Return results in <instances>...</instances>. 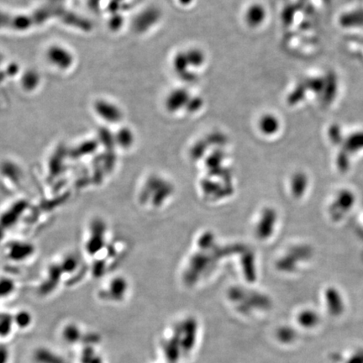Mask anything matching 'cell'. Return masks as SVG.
<instances>
[{
  "label": "cell",
  "mask_w": 363,
  "mask_h": 363,
  "mask_svg": "<svg viewBox=\"0 0 363 363\" xmlns=\"http://www.w3.org/2000/svg\"><path fill=\"white\" fill-rule=\"evenodd\" d=\"M190 94L185 88H177L171 91L166 98V108L170 113H176L178 111L187 108L189 100Z\"/></svg>",
  "instance_id": "cell-1"
},
{
  "label": "cell",
  "mask_w": 363,
  "mask_h": 363,
  "mask_svg": "<svg viewBox=\"0 0 363 363\" xmlns=\"http://www.w3.org/2000/svg\"><path fill=\"white\" fill-rule=\"evenodd\" d=\"M268 12L265 7L261 4L255 3L248 6L246 10L244 19L245 22L251 28L260 27L265 22Z\"/></svg>",
  "instance_id": "cell-2"
},
{
  "label": "cell",
  "mask_w": 363,
  "mask_h": 363,
  "mask_svg": "<svg viewBox=\"0 0 363 363\" xmlns=\"http://www.w3.org/2000/svg\"><path fill=\"white\" fill-rule=\"evenodd\" d=\"M258 127L263 136H274L280 130V119L274 113H263L258 119Z\"/></svg>",
  "instance_id": "cell-3"
},
{
  "label": "cell",
  "mask_w": 363,
  "mask_h": 363,
  "mask_svg": "<svg viewBox=\"0 0 363 363\" xmlns=\"http://www.w3.org/2000/svg\"><path fill=\"white\" fill-rule=\"evenodd\" d=\"M344 28H358L363 26V10H355L341 15L339 19Z\"/></svg>",
  "instance_id": "cell-4"
},
{
  "label": "cell",
  "mask_w": 363,
  "mask_h": 363,
  "mask_svg": "<svg viewBox=\"0 0 363 363\" xmlns=\"http://www.w3.org/2000/svg\"><path fill=\"white\" fill-rule=\"evenodd\" d=\"M337 88L336 76L334 73H330V75H328L327 77H325V89L323 91L325 102L328 103L332 102L337 93Z\"/></svg>",
  "instance_id": "cell-5"
},
{
  "label": "cell",
  "mask_w": 363,
  "mask_h": 363,
  "mask_svg": "<svg viewBox=\"0 0 363 363\" xmlns=\"http://www.w3.org/2000/svg\"><path fill=\"white\" fill-rule=\"evenodd\" d=\"M184 52L190 68H199L205 63V55L201 50L192 48Z\"/></svg>",
  "instance_id": "cell-6"
},
{
  "label": "cell",
  "mask_w": 363,
  "mask_h": 363,
  "mask_svg": "<svg viewBox=\"0 0 363 363\" xmlns=\"http://www.w3.org/2000/svg\"><path fill=\"white\" fill-rule=\"evenodd\" d=\"M344 146L348 152H358L363 150V132H357L350 135L345 140Z\"/></svg>",
  "instance_id": "cell-7"
},
{
  "label": "cell",
  "mask_w": 363,
  "mask_h": 363,
  "mask_svg": "<svg viewBox=\"0 0 363 363\" xmlns=\"http://www.w3.org/2000/svg\"><path fill=\"white\" fill-rule=\"evenodd\" d=\"M299 321L304 327H313L318 322L317 314L313 311H302L299 315Z\"/></svg>",
  "instance_id": "cell-8"
},
{
  "label": "cell",
  "mask_w": 363,
  "mask_h": 363,
  "mask_svg": "<svg viewBox=\"0 0 363 363\" xmlns=\"http://www.w3.org/2000/svg\"><path fill=\"white\" fill-rule=\"evenodd\" d=\"M325 77H317L308 80L305 87L314 93H323V91L325 89Z\"/></svg>",
  "instance_id": "cell-9"
},
{
  "label": "cell",
  "mask_w": 363,
  "mask_h": 363,
  "mask_svg": "<svg viewBox=\"0 0 363 363\" xmlns=\"http://www.w3.org/2000/svg\"><path fill=\"white\" fill-rule=\"evenodd\" d=\"M79 335V330L76 325H68L63 331V337L68 342L77 341Z\"/></svg>",
  "instance_id": "cell-10"
},
{
  "label": "cell",
  "mask_w": 363,
  "mask_h": 363,
  "mask_svg": "<svg viewBox=\"0 0 363 363\" xmlns=\"http://www.w3.org/2000/svg\"><path fill=\"white\" fill-rule=\"evenodd\" d=\"M31 319L32 318L31 314L27 312H20L19 314H16L14 321L16 322V325H18L19 327L26 328L31 325Z\"/></svg>",
  "instance_id": "cell-11"
},
{
  "label": "cell",
  "mask_w": 363,
  "mask_h": 363,
  "mask_svg": "<svg viewBox=\"0 0 363 363\" xmlns=\"http://www.w3.org/2000/svg\"><path fill=\"white\" fill-rule=\"evenodd\" d=\"M328 136L330 137V141L335 143V144H340L342 141V136H341V131L338 125H333L329 128L328 131Z\"/></svg>",
  "instance_id": "cell-12"
},
{
  "label": "cell",
  "mask_w": 363,
  "mask_h": 363,
  "mask_svg": "<svg viewBox=\"0 0 363 363\" xmlns=\"http://www.w3.org/2000/svg\"><path fill=\"white\" fill-rule=\"evenodd\" d=\"M10 360V353L7 348L0 345V363H8Z\"/></svg>",
  "instance_id": "cell-13"
},
{
  "label": "cell",
  "mask_w": 363,
  "mask_h": 363,
  "mask_svg": "<svg viewBox=\"0 0 363 363\" xmlns=\"http://www.w3.org/2000/svg\"><path fill=\"white\" fill-rule=\"evenodd\" d=\"M342 195L343 196H340L339 198H338V200L340 201V202H342V199H345L348 194H342ZM343 202H344V200H343ZM350 205H351V203H343V207H344V209H346V210L348 209L347 208H350Z\"/></svg>",
  "instance_id": "cell-14"
},
{
  "label": "cell",
  "mask_w": 363,
  "mask_h": 363,
  "mask_svg": "<svg viewBox=\"0 0 363 363\" xmlns=\"http://www.w3.org/2000/svg\"><path fill=\"white\" fill-rule=\"evenodd\" d=\"M178 3L183 6H189L193 2V0H178Z\"/></svg>",
  "instance_id": "cell-15"
}]
</instances>
